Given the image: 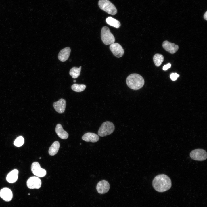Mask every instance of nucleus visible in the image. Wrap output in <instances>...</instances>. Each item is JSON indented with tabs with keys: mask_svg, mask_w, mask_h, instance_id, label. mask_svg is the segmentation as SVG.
Returning <instances> with one entry per match:
<instances>
[{
	"mask_svg": "<svg viewBox=\"0 0 207 207\" xmlns=\"http://www.w3.org/2000/svg\"><path fill=\"white\" fill-rule=\"evenodd\" d=\"M152 186L157 191L163 192L170 188L172 182L168 176L165 174H160L156 176L153 179Z\"/></svg>",
	"mask_w": 207,
	"mask_h": 207,
	"instance_id": "f257e3e1",
	"label": "nucleus"
},
{
	"mask_svg": "<svg viewBox=\"0 0 207 207\" xmlns=\"http://www.w3.org/2000/svg\"><path fill=\"white\" fill-rule=\"evenodd\" d=\"M126 83L130 89L137 90L143 87L144 84V80L140 75L136 73L132 74L127 77Z\"/></svg>",
	"mask_w": 207,
	"mask_h": 207,
	"instance_id": "f03ea898",
	"label": "nucleus"
},
{
	"mask_svg": "<svg viewBox=\"0 0 207 207\" xmlns=\"http://www.w3.org/2000/svg\"><path fill=\"white\" fill-rule=\"evenodd\" d=\"M98 5L101 10L110 14L114 15L117 13L116 8L109 0H99Z\"/></svg>",
	"mask_w": 207,
	"mask_h": 207,
	"instance_id": "7ed1b4c3",
	"label": "nucleus"
},
{
	"mask_svg": "<svg viewBox=\"0 0 207 207\" xmlns=\"http://www.w3.org/2000/svg\"><path fill=\"white\" fill-rule=\"evenodd\" d=\"M115 129V126L113 123L107 121L103 123L99 127L98 132V135L101 137L111 134Z\"/></svg>",
	"mask_w": 207,
	"mask_h": 207,
	"instance_id": "20e7f679",
	"label": "nucleus"
},
{
	"mask_svg": "<svg viewBox=\"0 0 207 207\" xmlns=\"http://www.w3.org/2000/svg\"><path fill=\"white\" fill-rule=\"evenodd\" d=\"M101 37L103 43L106 45H110L115 41V38L110 32L109 28L103 27L101 30Z\"/></svg>",
	"mask_w": 207,
	"mask_h": 207,
	"instance_id": "39448f33",
	"label": "nucleus"
},
{
	"mask_svg": "<svg viewBox=\"0 0 207 207\" xmlns=\"http://www.w3.org/2000/svg\"><path fill=\"white\" fill-rule=\"evenodd\" d=\"M191 158L194 160L202 161L207 158L206 152L202 149H197L192 150L190 154Z\"/></svg>",
	"mask_w": 207,
	"mask_h": 207,
	"instance_id": "423d86ee",
	"label": "nucleus"
},
{
	"mask_svg": "<svg viewBox=\"0 0 207 207\" xmlns=\"http://www.w3.org/2000/svg\"><path fill=\"white\" fill-rule=\"evenodd\" d=\"M31 168L32 173L38 177H43L46 174V170L42 168L37 162H33L31 165Z\"/></svg>",
	"mask_w": 207,
	"mask_h": 207,
	"instance_id": "0eeeda50",
	"label": "nucleus"
},
{
	"mask_svg": "<svg viewBox=\"0 0 207 207\" xmlns=\"http://www.w3.org/2000/svg\"><path fill=\"white\" fill-rule=\"evenodd\" d=\"M41 183L40 179L36 176L30 177L26 183L27 186L30 189H39L41 187Z\"/></svg>",
	"mask_w": 207,
	"mask_h": 207,
	"instance_id": "6e6552de",
	"label": "nucleus"
},
{
	"mask_svg": "<svg viewBox=\"0 0 207 207\" xmlns=\"http://www.w3.org/2000/svg\"><path fill=\"white\" fill-rule=\"evenodd\" d=\"M110 49L114 55L118 58L122 57L124 53L123 48L118 43H114L110 44Z\"/></svg>",
	"mask_w": 207,
	"mask_h": 207,
	"instance_id": "1a4fd4ad",
	"label": "nucleus"
},
{
	"mask_svg": "<svg viewBox=\"0 0 207 207\" xmlns=\"http://www.w3.org/2000/svg\"><path fill=\"white\" fill-rule=\"evenodd\" d=\"M110 185L109 183L105 180H102L98 182L96 185V190L100 194L107 193L109 190Z\"/></svg>",
	"mask_w": 207,
	"mask_h": 207,
	"instance_id": "9d476101",
	"label": "nucleus"
},
{
	"mask_svg": "<svg viewBox=\"0 0 207 207\" xmlns=\"http://www.w3.org/2000/svg\"><path fill=\"white\" fill-rule=\"evenodd\" d=\"M66 101L63 99L61 98L56 102L53 103V107L55 110L58 113L61 114L65 111Z\"/></svg>",
	"mask_w": 207,
	"mask_h": 207,
	"instance_id": "9b49d317",
	"label": "nucleus"
},
{
	"mask_svg": "<svg viewBox=\"0 0 207 207\" xmlns=\"http://www.w3.org/2000/svg\"><path fill=\"white\" fill-rule=\"evenodd\" d=\"M162 46L164 49L171 54L175 53L178 49L179 46L174 43H172L168 41H164L162 44Z\"/></svg>",
	"mask_w": 207,
	"mask_h": 207,
	"instance_id": "f8f14e48",
	"label": "nucleus"
},
{
	"mask_svg": "<svg viewBox=\"0 0 207 207\" xmlns=\"http://www.w3.org/2000/svg\"><path fill=\"white\" fill-rule=\"evenodd\" d=\"M82 139L83 140L86 142L95 143L99 140V136L95 133L88 132L83 136Z\"/></svg>",
	"mask_w": 207,
	"mask_h": 207,
	"instance_id": "ddd939ff",
	"label": "nucleus"
},
{
	"mask_svg": "<svg viewBox=\"0 0 207 207\" xmlns=\"http://www.w3.org/2000/svg\"><path fill=\"white\" fill-rule=\"evenodd\" d=\"M0 197L5 201H10L13 197L12 192L9 188H3L0 191Z\"/></svg>",
	"mask_w": 207,
	"mask_h": 207,
	"instance_id": "4468645a",
	"label": "nucleus"
},
{
	"mask_svg": "<svg viewBox=\"0 0 207 207\" xmlns=\"http://www.w3.org/2000/svg\"><path fill=\"white\" fill-rule=\"evenodd\" d=\"M71 49L69 47H66L62 49L59 52L58 57L62 62H65L67 60L70 56Z\"/></svg>",
	"mask_w": 207,
	"mask_h": 207,
	"instance_id": "2eb2a0df",
	"label": "nucleus"
},
{
	"mask_svg": "<svg viewBox=\"0 0 207 207\" xmlns=\"http://www.w3.org/2000/svg\"><path fill=\"white\" fill-rule=\"evenodd\" d=\"M55 131L59 137L62 139H65L68 137V134L64 130L60 124H57L55 128Z\"/></svg>",
	"mask_w": 207,
	"mask_h": 207,
	"instance_id": "dca6fc26",
	"label": "nucleus"
},
{
	"mask_svg": "<svg viewBox=\"0 0 207 207\" xmlns=\"http://www.w3.org/2000/svg\"><path fill=\"white\" fill-rule=\"evenodd\" d=\"M18 171L16 169H14L10 172L6 177L7 181L11 183L16 181L18 178Z\"/></svg>",
	"mask_w": 207,
	"mask_h": 207,
	"instance_id": "f3484780",
	"label": "nucleus"
},
{
	"mask_svg": "<svg viewBox=\"0 0 207 207\" xmlns=\"http://www.w3.org/2000/svg\"><path fill=\"white\" fill-rule=\"evenodd\" d=\"M60 147V144L58 141L54 142L49 147L48 152L51 156L55 155L58 152Z\"/></svg>",
	"mask_w": 207,
	"mask_h": 207,
	"instance_id": "a211bd4d",
	"label": "nucleus"
},
{
	"mask_svg": "<svg viewBox=\"0 0 207 207\" xmlns=\"http://www.w3.org/2000/svg\"><path fill=\"white\" fill-rule=\"evenodd\" d=\"M106 22L109 25L117 28H119L121 26L120 22L111 17H108L106 19Z\"/></svg>",
	"mask_w": 207,
	"mask_h": 207,
	"instance_id": "6ab92c4d",
	"label": "nucleus"
},
{
	"mask_svg": "<svg viewBox=\"0 0 207 207\" xmlns=\"http://www.w3.org/2000/svg\"><path fill=\"white\" fill-rule=\"evenodd\" d=\"M81 66L79 68L76 67H74L71 68L69 72V74L73 78H78L80 76L81 70Z\"/></svg>",
	"mask_w": 207,
	"mask_h": 207,
	"instance_id": "aec40b11",
	"label": "nucleus"
},
{
	"mask_svg": "<svg viewBox=\"0 0 207 207\" xmlns=\"http://www.w3.org/2000/svg\"><path fill=\"white\" fill-rule=\"evenodd\" d=\"M153 60L156 66L159 67L161 65L163 61L164 58L162 55L157 53L154 55Z\"/></svg>",
	"mask_w": 207,
	"mask_h": 207,
	"instance_id": "412c9836",
	"label": "nucleus"
},
{
	"mask_svg": "<svg viewBox=\"0 0 207 207\" xmlns=\"http://www.w3.org/2000/svg\"><path fill=\"white\" fill-rule=\"evenodd\" d=\"M86 86L84 84H74L71 86V89L76 92H80L83 91L86 88Z\"/></svg>",
	"mask_w": 207,
	"mask_h": 207,
	"instance_id": "4be33fe9",
	"label": "nucleus"
},
{
	"mask_svg": "<svg viewBox=\"0 0 207 207\" xmlns=\"http://www.w3.org/2000/svg\"><path fill=\"white\" fill-rule=\"evenodd\" d=\"M24 143V139L23 137L20 136L18 137L14 142V145L17 147H20Z\"/></svg>",
	"mask_w": 207,
	"mask_h": 207,
	"instance_id": "5701e85b",
	"label": "nucleus"
},
{
	"mask_svg": "<svg viewBox=\"0 0 207 207\" xmlns=\"http://www.w3.org/2000/svg\"><path fill=\"white\" fill-rule=\"evenodd\" d=\"M179 76V75L177 73H172L171 74L170 77L172 80H175Z\"/></svg>",
	"mask_w": 207,
	"mask_h": 207,
	"instance_id": "b1692460",
	"label": "nucleus"
},
{
	"mask_svg": "<svg viewBox=\"0 0 207 207\" xmlns=\"http://www.w3.org/2000/svg\"><path fill=\"white\" fill-rule=\"evenodd\" d=\"M171 66V64L170 63H169L167 64L166 65H164L163 68V69L164 70H166L168 69L169 68H170Z\"/></svg>",
	"mask_w": 207,
	"mask_h": 207,
	"instance_id": "393cba45",
	"label": "nucleus"
},
{
	"mask_svg": "<svg viewBox=\"0 0 207 207\" xmlns=\"http://www.w3.org/2000/svg\"><path fill=\"white\" fill-rule=\"evenodd\" d=\"M204 18L206 20H207V12L206 11L204 15Z\"/></svg>",
	"mask_w": 207,
	"mask_h": 207,
	"instance_id": "a878e982",
	"label": "nucleus"
},
{
	"mask_svg": "<svg viewBox=\"0 0 207 207\" xmlns=\"http://www.w3.org/2000/svg\"><path fill=\"white\" fill-rule=\"evenodd\" d=\"M73 81V82H76V80H74Z\"/></svg>",
	"mask_w": 207,
	"mask_h": 207,
	"instance_id": "bb28decb",
	"label": "nucleus"
},
{
	"mask_svg": "<svg viewBox=\"0 0 207 207\" xmlns=\"http://www.w3.org/2000/svg\"><path fill=\"white\" fill-rule=\"evenodd\" d=\"M41 157H40V158H40V159H41Z\"/></svg>",
	"mask_w": 207,
	"mask_h": 207,
	"instance_id": "cd10ccee",
	"label": "nucleus"
}]
</instances>
